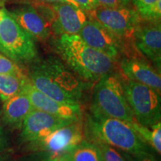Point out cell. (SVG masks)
Instances as JSON below:
<instances>
[{
    "label": "cell",
    "mask_w": 161,
    "mask_h": 161,
    "mask_svg": "<svg viewBox=\"0 0 161 161\" xmlns=\"http://www.w3.org/2000/svg\"><path fill=\"white\" fill-rule=\"evenodd\" d=\"M27 76L36 89L50 98L80 104L84 91L83 82L59 58L49 56L37 60Z\"/></svg>",
    "instance_id": "obj_1"
},
{
    "label": "cell",
    "mask_w": 161,
    "mask_h": 161,
    "mask_svg": "<svg viewBox=\"0 0 161 161\" xmlns=\"http://www.w3.org/2000/svg\"><path fill=\"white\" fill-rule=\"evenodd\" d=\"M55 49L64 64L86 81H97L116 68V60L87 45L78 35H59Z\"/></svg>",
    "instance_id": "obj_2"
},
{
    "label": "cell",
    "mask_w": 161,
    "mask_h": 161,
    "mask_svg": "<svg viewBox=\"0 0 161 161\" xmlns=\"http://www.w3.org/2000/svg\"><path fill=\"white\" fill-rule=\"evenodd\" d=\"M84 131L91 142L109 145L128 154L151 151L130 122L118 119L87 114Z\"/></svg>",
    "instance_id": "obj_3"
},
{
    "label": "cell",
    "mask_w": 161,
    "mask_h": 161,
    "mask_svg": "<svg viewBox=\"0 0 161 161\" xmlns=\"http://www.w3.org/2000/svg\"><path fill=\"white\" fill-rule=\"evenodd\" d=\"M122 76L113 72L97 80L93 89L91 114L132 122L134 114L125 97Z\"/></svg>",
    "instance_id": "obj_4"
},
{
    "label": "cell",
    "mask_w": 161,
    "mask_h": 161,
    "mask_svg": "<svg viewBox=\"0 0 161 161\" xmlns=\"http://www.w3.org/2000/svg\"><path fill=\"white\" fill-rule=\"evenodd\" d=\"M0 49L17 63H30L37 57L35 40L20 27L3 3H0Z\"/></svg>",
    "instance_id": "obj_5"
},
{
    "label": "cell",
    "mask_w": 161,
    "mask_h": 161,
    "mask_svg": "<svg viewBox=\"0 0 161 161\" xmlns=\"http://www.w3.org/2000/svg\"><path fill=\"white\" fill-rule=\"evenodd\" d=\"M125 97L134 114V119L142 125L152 128L160 122V94L144 84L122 78Z\"/></svg>",
    "instance_id": "obj_6"
},
{
    "label": "cell",
    "mask_w": 161,
    "mask_h": 161,
    "mask_svg": "<svg viewBox=\"0 0 161 161\" xmlns=\"http://www.w3.org/2000/svg\"><path fill=\"white\" fill-rule=\"evenodd\" d=\"M84 126L81 120H78L25 145L27 149L31 152L45 153L58 158L72 152L84 140Z\"/></svg>",
    "instance_id": "obj_7"
},
{
    "label": "cell",
    "mask_w": 161,
    "mask_h": 161,
    "mask_svg": "<svg viewBox=\"0 0 161 161\" xmlns=\"http://www.w3.org/2000/svg\"><path fill=\"white\" fill-rule=\"evenodd\" d=\"M86 14L88 17L95 19L125 40H132L136 28L142 21L135 9L130 6L122 8L98 6Z\"/></svg>",
    "instance_id": "obj_8"
},
{
    "label": "cell",
    "mask_w": 161,
    "mask_h": 161,
    "mask_svg": "<svg viewBox=\"0 0 161 161\" xmlns=\"http://www.w3.org/2000/svg\"><path fill=\"white\" fill-rule=\"evenodd\" d=\"M38 5L46 11L41 14L58 35H78L88 19L85 11L71 4L39 3Z\"/></svg>",
    "instance_id": "obj_9"
},
{
    "label": "cell",
    "mask_w": 161,
    "mask_h": 161,
    "mask_svg": "<svg viewBox=\"0 0 161 161\" xmlns=\"http://www.w3.org/2000/svg\"><path fill=\"white\" fill-rule=\"evenodd\" d=\"M78 35L87 45L115 60L120 59L125 52V40L114 35L92 18L88 17Z\"/></svg>",
    "instance_id": "obj_10"
},
{
    "label": "cell",
    "mask_w": 161,
    "mask_h": 161,
    "mask_svg": "<svg viewBox=\"0 0 161 161\" xmlns=\"http://www.w3.org/2000/svg\"><path fill=\"white\" fill-rule=\"evenodd\" d=\"M75 121L78 120L57 117L41 110L34 109L23 121L20 128L19 140L22 143L28 144L40 140L60 127Z\"/></svg>",
    "instance_id": "obj_11"
},
{
    "label": "cell",
    "mask_w": 161,
    "mask_h": 161,
    "mask_svg": "<svg viewBox=\"0 0 161 161\" xmlns=\"http://www.w3.org/2000/svg\"><path fill=\"white\" fill-rule=\"evenodd\" d=\"M133 42L136 49L152 62L160 72L161 67V25L160 21H141L136 28Z\"/></svg>",
    "instance_id": "obj_12"
},
{
    "label": "cell",
    "mask_w": 161,
    "mask_h": 161,
    "mask_svg": "<svg viewBox=\"0 0 161 161\" xmlns=\"http://www.w3.org/2000/svg\"><path fill=\"white\" fill-rule=\"evenodd\" d=\"M23 90L29 97L35 109L41 110L57 117L81 120L82 111L80 104L61 102L50 98L36 89L30 82L29 78H27Z\"/></svg>",
    "instance_id": "obj_13"
},
{
    "label": "cell",
    "mask_w": 161,
    "mask_h": 161,
    "mask_svg": "<svg viewBox=\"0 0 161 161\" xmlns=\"http://www.w3.org/2000/svg\"><path fill=\"white\" fill-rule=\"evenodd\" d=\"M119 66L125 77L142 84L161 93V77L154 66L143 59L134 57L121 58Z\"/></svg>",
    "instance_id": "obj_14"
},
{
    "label": "cell",
    "mask_w": 161,
    "mask_h": 161,
    "mask_svg": "<svg viewBox=\"0 0 161 161\" xmlns=\"http://www.w3.org/2000/svg\"><path fill=\"white\" fill-rule=\"evenodd\" d=\"M15 21L34 40L45 41L51 33V26L35 7L25 5L9 11Z\"/></svg>",
    "instance_id": "obj_15"
},
{
    "label": "cell",
    "mask_w": 161,
    "mask_h": 161,
    "mask_svg": "<svg viewBox=\"0 0 161 161\" xmlns=\"http://www.w3.org/2000/svg\"><path fill=\"white\" fill-rule=\"evenodd\" d=\"M34 109L29 97L23 90L3 102L2 119L4 123L10 128L20 129L26 116Z\"/></svg>",
    "instance_id": "obj_16"
},
{
    "label": "cell",
    "mask_w": 161,
    "mask_h": 161,
    "mask_svg": "<svg viewBox=\"0 0 161 161\" xmlns=\"http://www.w3.org/2000/svg\"><path fill=\"white\" fill-rule=\"evenodd\" d=\"M28 76L25 73L0 74V99H9L23 91Z\"/></svg>",
    "instance_id": "obj_17"
},
{
    "label": "cell",
    "mask_w": 161,
    "mask_h": 161,
    "mask_svg": "<svg viewBox=\"0 0 161 161\" xmlns=\"http://www.w3.org/2000/svg\"><path fill=\"white\" fill-rule=\"evenodd\" d=\"M130 125L140 137L148 146H150L158 154L161 153V122H158L152 128L143 126L136 121L130 122Z\"/></svg>",
    "instance_id": "obj_18"
},
{
    "label": "cell",
    "mask_w": 161,
    "mask_h": 161,
    "mask_svg": "<svg viewBox=\"0 0 161 161\" xmlns=\"http://www.w3.org/2000/svg\"><path fill=\"white\" fill-rule=\"evenodd\" d=\"M131 3L142 21H160L161 0H132Z\"/></svg>",
    "instance_id": "obj_19"
},
{
    "label": "cell",
    "mask_w": 161,
    "mask_h": 161,
    "mask_svg": "<svg viewBox=\"0 0 161 161\" xmlns=\"http://www.w3.org/2000/svg\"><path fill=\"white\" fill-rule=\"evenodd\" d=\"M69 154L72 161H102L99 148L91 141L83 140Z\"/></svg>",
    "instance_id": "obj_20"
},
{
    "label": "cell",
    "mask_w": 161,
    "mask_h": 161,
    "mask_svg": "<svg viewBox=\"0 0 161 161\" xmlns=\"http://www.w3.org/2000/svg\"><path fill=\"white\" fill-rule=\"evenodd\" d=\"M96 142L99 148L102 157V161H126L123 155L116 148L102 142Z\"/></svg>",
    "instance_id": "obj_21"
},
{
    "label": "cell",
    "mask_w": 161,
    "mask_h": 161,
    "mask_svg": "<svg viewBox=\"0 0 161 161\" xmlns=\"http://www.w3.org/2000/svg\"><path fill=\"white\" fill-rule=\"evenodd\" d=\"M7 73L20 74L24 72L18 63L0 52V74Z\"/></svg>",
    "instance_id": "obj_22"
},
{
    "label": "cell",
    "mask_w": 161,
    "mask_h": 161,
    "mask_svg": "<svg viewBox=\"0 0 161 161\" xmlns=\"http://www.w3.org/2000/svg\"><path fill=\"white\" fill-rule=\"evenodd\" d=\"M122 154L126 161H158L156 157L151 152V151L141 152L133 154L122 152Z\"/></svg>",
    "instance_id": "obj_23"
},
{
    "label": "cell",
    "mask_w": 161,
    "mask_h": 161,
    "mask_svg": "<svg viewBox=\"0 0 161 161\" xmlns=\"http://www.w3.org/2000/svg\"><path fill=\"white\" fill-rule=\"evenodd\" d=\"M98 6L105 8L128 7L131 4L132 0H96Z\"/></svg>",
    "instance_id": "obj_24"
},
{
    "label": "cell",
    "mask_w": 161,
    "mask_h": 161,
    "mask_svg": "<svg viewBox=\"0 0 161 161\" xmlns=\"http://www.w3.org/2000/svg\"><path fill=\"white\" fill-rule=\"evenodd\" d=\"M74 1L78 4L80 8L85 12L92 11L98 6L96 0H74Z\"/></svg>",
    "instance_id": "obj_25"
},
{
    "label": "cell",
    "mask_w": 161,
    "mask_h": 161,
    "mask_svg": "<svg viewBox=\"0 0 161 161\" xmlns=\"http://www.w3.org/2000/svg\"><path fill=\"white\" fill-rule=\"evenodd\" d=\"M8 147V140L5 130L0 125V154L5 152Z\"/></svg>",
    "instance_id": "obj_26"
},
{
    "label": "cell",
    "mask_w": 161,
    "mask_h": 161,
    "mask_svg": "<svg viewBox=\"0 0 161 161\" xmlns=\"http://www.w3.org/2000/svg\"><path fill=\"white\" fill-rule=\"evenodd\" d=\"M33 1L37 2L38 3H68L79 7L74 0H33Z\"/></svg>",
    "instance_id": "obj_27"
},
{
    "label": "cell",
    "mask_w": 161,
    "mask_h": 161,
    "mask_svg": "<svg viewBox=\"0 0 161 161\" xmlns=\"http://www.w3.org/2000/svg\"><path fill=\"white\" fill-rule=\"evenodd\" d=\"M37 154L35 159H32L30 161H54L55 158L45 153L37 152Z\"/></svg>",
    "instance_id": "obj_28"
},
{
    "label": "cell",
    "mask_w": 161,
    "mask_h": 161,
    "mask_svg": "<svg viewBox=\"0 0 161 161\" xmlns=\"http://www.w3.org/2000/svg\"><path fill=\"white\" fill-rule=\"evenodd\" d=\"M54 161H72L71 158H70L69 154H63V155H60L58 158H55Z\"/></svg>",
    "instance_id": "obj_29"
},
{
    "label": "cell",
    "mask_w": 161,
    "mask_h": 161,
    "mask_svg": "<svg viewBox=\"0 0 161 161\" xmlns=\"http://www.w3.org/2000/svg\"><path fill=\"white\" fill-rule=\"evenodd\" d=\"M0 161H16L13 158H11L9 154H3L1 153L0 154Z\"/></svg>",
    "instance_id": "obj_30"
},
{
    "label": "cell",
    "mask_w": 161,
    "mask_h": 161,
    "mask_svg": "<svg viewBox=\"0 0 161 161\" xmlns=\"http://www.w3.org/2000/svg\"><path fill=\"white\" fill-rule=\"evenodd\" d=\"M0 52H1V49H0Z\"/></svg>",
    "instance_id": "obj_31"
}]
</instances>
